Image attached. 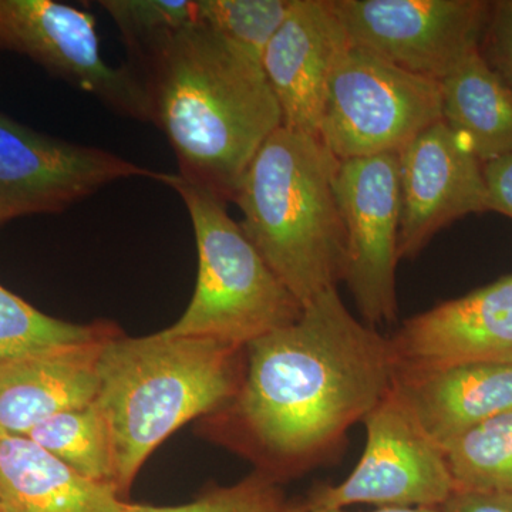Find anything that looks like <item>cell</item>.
<instances>
[{"label": "cell", "instance_id": "4316f807", "mask_svg": "<svg viewBox=\"0 0 512 512\" xmlns=\"http://www.w3.org/2000/svg\"><path fill=\"white\" fill-rule=\"evenodd\" d=\"M497 46L498 55L501 57L505 67L512 80V2L504 3L500 8L497 25Z\"/></svg>", "mask_w": 512, "mask_h": 512}, {"label": "cell", "instance_id": "30bf717a", "mask_svg": "<svg viewBox=\"0 0 512 512\" xmlns=\"http://www.w3.org/2000/svg\"><path fill=\"white\" fill-rule=\"evenodd\" d=\"M350 46L437 80L478 49L487 5L476 0H333Z\"/></svg>", "mask_w": 512, "mask_h": 512}, {"label": "cell", "instance_id": "8fae6325", "mask_svg": "<svg viewBox=\"0 0 512 512\" xmlns=\"http://www.w3.org/2000/svg\"><path fill=\"white\" fill-rule=\"evenodd\" d=\"M158 175L110 151L37 133L0 114V224L56 214L116 181Z\"/></svg>", "mask_w": 512, "mask_h": 512}, {"label": "cell", "instance_id": "603a6c76", "mask_svg": "<svg viewBox=\"0 0 512 512\" xmlns=\"http://www.w3.org/2000/svg\"><path fill=\"white\" fill-rule=\"evenodd\" d=\"M99 5L116 23L133 60L197 23V0H101Z\"/></svg>", "mask_w": 512, "mask_h": 512}, {"label": "cell", "instance_id": "d6986e66", "mask_svg": "<svg viewBox=\"0 0 512 512\" xmlns=\"http://www.w3.org/2000/svg\"><path fill=\"white\" fill-rule=\"evenodd\" d=\"M26 437L80 476L113 487L109 431L96 403L49 417Z\"/></svg>", "mask_w": 512, "mask_h": 512}, {"label": "cell", "instance_id": "484cf974", "mask_svg": "<svg viewBox=\"0 0 512 512\" xmlns=\"http://www.w3.org/2000/svg\"><path fill=\"white\" fill-rule=\"evenodd\" d=\"M440 512H512V491L456 490Z\"/></svg>", "mask_w": 512, "mask_h": 512}, {"label": "cell", "instance_id": "2e32d148", "mask_svg": "<svg viewBox=\"0 0 512 512\" xmlns=\"http://www.w3.org/2000/svg\"><path fill=\"white\" fill-rule=\"evenodd\" d=\"M394 392L444 453L468 430L512 410V362L394 376Z\"/></svg>", "mask_w": 512, "mask_h": 512}, {"label": "cell", "instance_id": "9a60e30c", "mask_svg": "<svg viewBox=\"0 0 512 512\" xmlns=\"http://www.w3.org/2000/svg\"><path fill=\"white\" fill-rule=\"evenodd\" d=\"M120 333L0 360V434L28 436L49 417L93 403L101 352Z\"/></svg>", "mask_w": 512, "mask_h": 512}, {"label": "cell", "instance_id": "9c48e42d", "mask_svg": "<svg viewBox=\"0 0 512 512\" xmlns=\"http://www.w3.org/2000/svg\"><path fill=\"white\" fill-rule=\"evenodd\" d=\"M336 195L348 254L343 282L367 325L393 322L402 208L399 154L340 161Z\"/></svg>", "mask_w": 512, "mask_h": 512}, {"label": "cell", "instance_id": "ffe728a7", "mask_svg": "<svg viewBox=\"0 0 512 512\" xmlns=\"http://www.w3.org/2000/svg\"><path fill=\"white\" fill-rule=\"evenodd\" d=\"M446 457L456 490L512 491V410L468 430Z\"/></svg>", "mask_w": 512, "mask_h": 512}, {"label": "cell", "instance_id": "83f0119b", "mask_svg": "<svg viewBox=\"0 0 512 512\" xmlns=\"http://www.w3.org/2000/svg\"><path fill=\"white\" fill-rule=\"evenodd\" d=\"M284 512H346L343 510H312V508L303 507L301 504L296 505H286ZM370 512H440V508H424V507H414V508H400V507H386V508H377L375 511Z\"/></svg>", "mask_w": 512, "mask_h": 512}, {"label": "cell", "instance_id": "7a4b0ae2", "mask_svg": "<svg viewBox=\"0 0 512 512\" xmlns=\"http://www.w3.org/2000/svg\"><path fill=\"white\" fill-rule=\"evenodd\" d=\"M134 63L150 123L173 148L178 177L224 202L234 200L259 148L282 127L261 60L192 23Z\"/></svg>", "mask_w": 512, "mask_h": 512}, {"label": "cell", "instance_id": "7402d4cb", "mask_svg": "<svg viewBox=\"0 0 512 512\" xmlns=\"http://www.w3.org/2000/svg\"><path fill=\"white\" fill-rule=\"evenodd\" d=\"M293 0H197V23L261 60Z\"/></svg>", "mask_w": 512, "mask_h": 512}, {"label": "cell", "instance_id": "44dd1931", "mask_svg": "<svg viewBox=\"0 0 512 512\" xmlns=\"http://www.w3.org/2000/svg\"><path fill=\"white\" fill-rule=\"evenodd\" d=\"M116 333L120 329L106 320L77 325L52 318L0 285V360Z\"/></svg>", "mask_w": 512, "mask_h": 512}, {"label": "cell", "instance_id": "277c9868", "mask_svg": "<svg viewBox=\"0 0 512 512\" xmlns=\"http://www.w3.org/2000/svg\"><path fill=\"white\" fill-rule=\"evenodd\" d=\"M339 163L319 138L278 128L259 148L232 200L244 215L242 231L303 308L345 281Z\"/></svg>", "mask_w": 512, "mask_h": 512}, {"label": "cell", "instance_id": "6da1fadb", "mask_svg": "<svg viewBox=\"0 0 512 512\" xmlns=\"http://www.w3.org/2000/svg\"><path fill=\"white\" fill-rule=\"evenodd\" d=\"M244 360L237 393L200 431L279 484L339 458L394 383L389 338L357 319L338 288L249 342Z\"/></svg>", "mask_w": 512, "mask_h": 512}, {"label": "cell", "instance_id": "ba28073f", "mask_svg": "<svg viewBox=\"0 0 512 512\" xmlns=\"http://www.w3.org/2000/svg\"><path fill=\"white\" fill-rule=\"evenodd\" d=\"M0 50L20 53L120 116L150 123L143 82L103 59L96 20L53 0H0Z\"/></svg>", "mask_w": 512, "mask_h": 512}, {"label": "cell", "instance_id": "5bb4252c", "mask_svg": "<svg viewBox=\"0 0 512 512\" xmlns=\"http://www.w3.org/2000/svg\"><path fill=\"white\" fill-rule=\"evenodd\" d=\"M348 46L333 0H293L262 56L282 127L319 138L330 77Z\"/></svg>", "mask_w": 512, "mask_h": 512}, {"label": "cell", "instance_id": "e0dca14e", "mask_svg": "<svg viewBox=\"0 0 512 512\" xmlns=\"http://www.w3.org/2000/svg\"><path fill=\"white\" fill-rule=\"evenodd\" d=\"M126 503L29 437L0 434V512H123Z\"/></svg>", "mask_w": 512, "mask_h": 512}, {"label": "cell", "instance_id": "4fadbf2b", "mask_svg": "<svg viewBox=\"0 0 512 512\" xmlns=\"http://www.w3.org/2000/svg\"><path fill=\"white\" fill-rule=\"evenodd\" d=\"M399 163L400 259L419 255L451 222L490 211L483 164L443 120L414 138Z\"/></svg>", "mask_w": 512, "mask_h": 512}, {"label": "cell", "instance_id": "d4e9b609", "mask_svg": "<svg viewBox=\"0 0 512 512\" xmlns=\"http://www.w3.org/2000/svg\"><path fill=\"white\" fill-rule=\"evenodd\" d=\"M483 174L490 211L512 220V153L484 163Z\"/></svg>", "mask_w": 512, "mask_h": 512}, {"label": "cell", "instance_id": "cb8c5ba5", "mask_svg": "<svg viewBox=\"0 0 512 512\" xmlns=\"http://www.w3.org/2000/svg\"><path fill=\"white\" fill-rule=\"evenodd\" d=\"M286 505L281 484L255 470L237 484L210 488L192 503L154 507L127 501L123 512H284Z\"/></svg>", "mask_w": 512, "mask_h": 512}, {"label": "cell", "instance_id": "3957f363", "mask_svg": "<svg viewBox=\"0 0 512 512\" xmlns=\"http://www.w3.org/2000/svg\"><path fill=\"white\" fill-rule=\"evenodd\" d=\"M244 356L245 346L164 330L143 338L120 333L104 345L94 403L109 431L113 487L123 500L164 440L234 397Z\"/></svg>", "mask_w": 512, "mask_h": 512}, {"label": "cell", "instance_id": "ac0fdd59", "mask_svg": "<svg viewBox=\"0 0 512 512\" xmlns=\"http://www.w3.org/2000/svg\"><path fill=\"white\" fill-rule=\"evenodd\" d=\"M443 121L481 164L512 153V87L471 50L440 80Z\"/></svg>", "mask_w": 512, "mask_h": 512}, {"label": "cell", "instance_id": "5b68a950", "mask_svg": "<svg viewBox=\"0 0 512 512\" xmlns=\"http://www.w3.org/2000/svg\"><path fill=\"white\" fill-rule=\"evenodd\" d=\"M173 188L194 229L198 276L190 305L164 329L171 336H192L247 346L301 318L303 305L266 264L224 202L210 191L178 177L158 175Z\"/></svg>", "mask_w": 512, "mask_h": 512}, {"label": "cell", "instance_id": "8992f818", "mask_svg": "<svg viewBox=\"0 0 512 512\" xmlns=\"http://www.w3.org/2000/svg\"><path fill=\"white\" fill-rule=\"evenodd\" d=\"M441 120L437 80L349 45L330 77L318 137L339 161L400 154Z\"/></svg>", "mask_w": 512, "mask_h": 512}, {"label": "cell", "instance_id": "52a82bcc", "mask_svg": "<svg viewBox=\"0 0 512 512\" xmlns=\"http://www.w3.org/2000/svg\"><path fill=\"white\" fill-rule=\"evenodd\" d=\"M362 423L366 446L355 470L340 484L313 488L299 503L303 507L440 508L456 491L443 448L424 433L393 387Z\"/></svg>", "mask_w": 512, "mask_h": 512}, {"label": "cell", "instance_id": "7c38bea8", "mask_svg": "<svg viewBox=\"0 0 512 512\" xmlns=\"http://www.w3.org/2000/svg\"><path fill=\"white\" fill-rule=\"evenodd\" d=\"M389 340L394 376L512 362V275L407 319Z\"/></svg>", "mask_w": 512, "mask_h": 512}]
</instances>
